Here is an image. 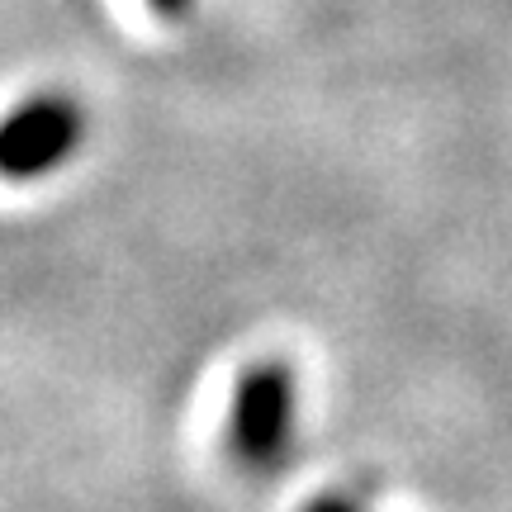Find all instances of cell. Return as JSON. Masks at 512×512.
Masks as SVG:
<instances>
[{
	"label": "cell",
	"instance_id": "6da1fadb",
	"mask_svg": "<svg viewBox=\"0 0 512 512\" xmlns=\"http://www.w3.org/2000/svg\"><path fill=\"white\" fill-rule=\"evenodd\" d=\"M294 432V370L285 361H256L233 389L228 451L247 470H271L290 451Z\"/></svg>",
	"mask_w": 512,
	"mask_h": 512
},
{
	"label": "cell",
	"instance_id": "7a4b0ae2",
	"mask_svg": "<svg viewBox=\"0 0 512 512\" xmlns=\"http://www.w3.org/2000/svg\"><path fill=\"white\" fill-rule=\"evenodd\" d=\"M86 114L67 95H34L0 119V181H38L72 157Z\"/></svg>",
	"mask_w": 512,
	"mask_h": 512
},
{
	"label": "cell",
	"instance_id": "3957f363",
	"mask_svg": "<svg viewBox=\"0 0 512 512\" xmlns=\"http://www.w3.org/2000/svg\"><path fill=\"white\" fill-rule=\"evenodd\" d=\"M299 512H361L351 498H332V494H323V498H313V503H304Z\"/></svg>",
	"mask_w": 512,
	"mask_h": 512
},
{
	"label": "cell",
	"instance_id": "277c9868",
	"mask_svg": "<svg viewBox=\"0 0 512 512\" xmlns=\"http://www.w3.org/2000/svg\"><path fill=\"white\" fill-rule=\"evenodd\" d=\"M147 5H152V10H157V15L176 19V15H185V10H190V5H195V0H147Z\"/></svg>",
	"mask_w": 512,
	"mask_h": 512
}]
</instances>
